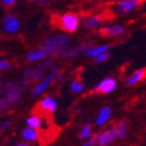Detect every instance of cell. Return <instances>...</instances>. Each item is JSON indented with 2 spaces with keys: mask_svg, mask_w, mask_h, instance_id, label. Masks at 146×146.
<instances>
[{
  "mask_svg": "<svg viewBox=\"0 0 146 146\" xmlns=\"http://www.w3.org/2000/svg\"><path fill=\"white\" fill-rule=\"evenodd\" d=\"M70 43V38L66 35H59V36L49 38L46 41L42 43V49L46 52V54H59L63 53Z\"/></svg>",
  "mask_w": 146,
  "mask_h": 146,
  "instance_id": "1",
  "label": "cell"
},
{
  "mask_svg": "<svg viewBox=\"0 0 146 146\" xmlns=\"http://www.w3.org/2000/svg\"><path fill=\"white\" fill-rule=\"evenodd\" d=\"M52 22L55 26H58L63 31L68 33H74L78 29L79 26V17L75 13L68 12L60 17H55L52 19Z\"/></svg>",
  "mask_w": 146,
  "mask_h": 146,
  "instance_id": "2",
  "label": "cell"
},
{
  "mask_svg": "<svg viewBox=\"0 0 146 146\" xmlns=\"http://www.w3.org/2000/svg\"><path fill=\"white\" fill-rule=\"evenodd\" d=\"M117 137V132H115V128H111V129L103 131L100 134L96 135L95 136V142H96V145L98 146H107L108 144L111 143Z\"/></svg>",
  "mask_w": 146,
  "mask_h": 146,
  "instance_id": "3",
  "label": "cell"
},
{
  "mask_svg": "<svg viewBox=\"0 0 146 146\" xmlns=\"http://www.w3.org/2000/svg\"><path fill=\"white\" fill-rule=\"evenodd\" d=\"M144 0H121L115 4V10L119 13H128L134 10Z\"/></svg>",
  "mask_w": 146,
  "mask_h": 146,
  "instance_id": "4",
  "label": "cell"
},
{
  "mask_svg": "<svg viewBox=\"0 0 146 146\" xmlns=\"http://www.w3.org/2000/svg\"><path fill=\"white\" fill-rule=\"evenodd\" d=\"M115 88H117V82H115V79L106 78L101 81L97 86H95L94 89H93V92L107 94V93L112 92Z\"/></svg>",
  "mask_w": 146,
  "mask_h": 146,
  "instance_id": "5",
  "label": "cell"
},
{
  "mask_svg": "<svg viewBox=\"0 0 146 146\" xmlns=\"http://www.w3.org/2000/svg\"><path fill=\"white\" fill-rule=\"evenodd\" d=\"M3 31L7 34H13L20 29V22L12 15H7L3 19Z\"/></svg>",
  "mask_w": 146,
  "mask_h": 146,
  "instance_id": "6",
  "label": "cell"
},
{
  "mask_svg": "<svg viewBox=\"0 0 146 146\" xmlns=\"http://www.w3.org/2000/svg\"><path fill=\"white\" fill-rule=\"evenodd\" d=\"M56 75H57V72L54 70V71L52 72V73L49 74V75L47 76L46 78L44 79L43 81H41L40 83H38L36 86H35L32 95H33V96H38L39 94H41V93L43 92V91L45 90V89H46V88L48 87L52 82H53V80L55 79Z\"/></svg>",
  "mask_w": 146,
  "mask_h": 146,
  "instance_id": "7",
  "label": "cell"
},
{
  "mask_svg": "<svg viewBox=\"0 0 146 146\" xmlns=\"http://www.w3.org/2000/svg\"><path fill=\"white\" fill-rule=\"evenodd\" d=\"M7 92H6V102L8 103H15L21 98V88L15 84H8L7 85Z\"/></svg>",
  "mask_w": 146,
  "mask_h": 146,
  "instance_id": "8",
  "label": "cell"
},
{
  "mask_svg": "<svg viewBox=\"0 0 146 146\" xmlns=\"http://www.w3.org/2000/svg\"><path fill=\"white\" fill-rule=\"evenodd\" d=\"M41 110L42 112H45V113H48V115H51L52 112L56 110L57 107V103L56 101L50 96H46L42 100L41 102L39 103V106H38Z\"/></svg>",
  "mask_w": 146,
  "mask_h": 146,
  "instance_id": "9",
  "label": "cell"
},
{
  "mask_svg": "<svg viewBox=\"0 0 146 146\" xmlns=\"http://www.w3.org/2000/svg\"><path fill=\"white\" fill-rule=\"evenodd\" d=\"M125 32L124 27L122 26H110V27H104L102 29L99 30V35H102V36H119V35H122Z\"/></svg>",
  "mask_w": 146,
  "mask_h": 146,
  "instance_id": "10",
  "label": "cell"
},
{
  "mask_svg": "<svg viewBox=\"0 0 146 146\" xmlns=\"http://www.w3.org/2000/svg\"><path fill=\"white\" fill-rule=\"evenodd\" d=\"M110 115H111V110L108 106L103 107L102 110H100L99 115H98L97 119H96V125L97 126H103L105 123L110 119Z\"/></svg>",
  "mask_w": 146,
  "mask_h": 146,
  "instance_id": "11",
  "label": "cell"
},
{
  "mask_svg": "<svg viewBox=\"0 0 146 146\" xmlns=\"http://www.w3.org/2000/svg\"><path fill=\"white\" fill-rule=\"evenodd\" d=\"M108 49H110L108 45H101V46H97V47H89V48H87L85 50V55L90 56V57H95L98 54L107 51Z\"/></svg>",
  "mask_w": 146,
  "mask_h": 146,
  "instance_id": "12",
  "label": "cell"
},
{
  "mask_svg": "<svg viewBox=\"0 0 146 146\" xmlns=\"http://www.w3.org/2000/svg\"><path fill=\"white\" fill-rule=\"evenodd\" d=\"M115 130L117 132V136L119 139H124L128 135V124L126 121H121L115 127Z\"/></svg>",
  "mask_w": 146,
  "mask_h": 146,
  "instance_id": "13",
  "label": "cell"
},
{
  "mask_svg": "<svg viewBox=\"0 0 146 146\" xmlns=\"http://www.w3.org/2000/svg\"><path fill=\"white\" fill-rule=\"evenodd\" d=\"M144 78H145V70H144V68L143 70H139V71H137L136 73H134L129 79H128L127 84L130 86L136 85L137 83H139V82L143 80Z\"/></svg>",
  "mask_w": 146,
  "mask_h": 146,
  "instance_id": "14",
  "label": "cell"
},
{
  "mask_svg": "<svg viewBox=\"0 0 146 146\" xmlns=\"http://www.w3.org/2000/svg\"><path fill=\"white\" fill-rule=\"evenodd\" d=\"M46 52L44 51L43 49H37V50H34V51H31L26 55L27 59L29 61H37L40 60V59H43L45 56H46Z\"/></svg>",
  "mask_w": 146,
  "mask_h": 146,
  "instance_id": "15",
  "label": "cell"
},
{
  "mask_svg": "<svg viewBox=\"0 0 146 146\" xmlns=\"http://www.w3.org/2000/svg\"><path fill=\"white\" fill-rule=\"evenodd\" d=\"M23 138L25 140L30 142L36 141L37 138H38V132L36 131V129H33V128H29L28 127L27 129H25L23 131Z\"/></svg>",
  "mask_w": 146,
  "mask_h": 146,
  "instance_id": "16",
  "label": "cell"
},
{
  "mask_svg": "<svg viewBox=\"0 0 146 146\" xmlns=\"http://www.w3.org/2000/svg\"><path fill=\"white\" fill-rule=\"evenodd\" d=\"M27 126L29 127V128H33V129H38V128H40L41 127V117H39V115H31L30 117H28L27 119Z\"/></svg>",
  "mask_w": 146,
  "mask_h": 146,
  "instance_id": "17",
  "label": "cell"
},
{
  "mask_svg": "<svg viewBox=\"0 0 146 146\" xmlns=\"http://www.w3.org/2000/svg\"><path fill=\"white\" fill-rule=\"evenodd\" d=\"M102 21H103L102 17H100V15H97V17H90V19H88V20L86 21L85 26H86V28H88V29L95 28V27H97V26H99V25L102 23Z\"/></svg>",
  "mask_w": 146,
  "mask_h": 146,
  "instance_id": "18",
  "label": "cell"
},
{
  "mask_svg": "<svg viewBox=\"0 0 146 146\" xmlns=\"http://www.w3.org/2000/svg\"><path fill=\"white\" fill-rule=\"evenodd\" d=\"M71 88L75 93H81L82 91H83L84 86H83V84L80 83L79 81H74L71 85Z\"/></svg>",
  "mask_w": 146,
  "mask_h": 146,
  "instance_id": "19",
  "label": "cell"
},
{
  "mask_svg": "<svg viewBox=\"0 0 146 146\" xmlns=\"http://www.w3.org/2000/svg\"><path fill=\"white\" fill-rule=\"evenodd\" d=\"M91 131H92V129H91V127L89 126V125L85 126L83 129H82V131H81V138L82 139L88 138V137L91 135Z\"/></svg>",
  "mask_w": 146,
  "mask_h": 146,
  "instance_id": "20",
  "label": "cell"
},
{
  "mask_svg": "<svg viewBox=\"0 0 146 146\" xmlns=\"http://www.w3.org/2000/svg\"><path fill=\"white\" fill-rule=\"evenodd\" d=\"M107 58H108V52L105 51V52H102V53L98 54L97 56H95L94 60L96 61V62H102V61L106 60Z\"/></svg>",
  "mask_w": 146,
  "mask_h": 146,
  "instance_id": "21",
  "label": "cell"
},
{
  "mask_svg": "<svg viewBox=\"0 0 146 146\" xmlns=\"http://www.w3.org/2000/svg\"><path fill=\"white\" fill-rule=\"evenodd\" d=\"M11 68L10 63L6 60H0V71H5V70H9Z\"/></svg>",
  "mask_w": 146,
  "mask_h": 146,
  "instance_id": "22",
  "label": "cell"
},
{
  "mask_svg": "<svg viewBox=\"0 0 146 146\" xmlns=\"http://www.w3.org/2000/svg\"><path fill=\"white\" fill-rule=\"evenodd\" d=\"M17 0H2V4L4 5L5 7H10L15 4Z\"/></svg>",
  "mask_w": 146,
  "mask_h": 146,
  "instance_id": "23",
  "label": "cell"
},
{
  "mask_svg": "<svg viewBox=\"0 0 146 146\" xmlns=\"http://www.w3.org/2000/svg\"><path fill=\"white\" fill-rule=\"evenodd\" d=\"M82 146H96V142H95V136L92 137L90 140H88L86 143H84Z\"/></svg>",
  "mask_w": 146,
  "mask_h": 146,
  "instance_id": "24",
  "label": "cell"
},
{
  "mask_svg": "<svg viewBox=\"0 0 146 146\" xmlns=\"http://www.w3.org/2000/svg\"><path fill=\"white\" fill-rule=\"evenodd\" d=\"M7 127H8V122L6 121V122H4L2 125H1V127H0V129H1V130H5L6 128H7Z\"/></svg>",
  "mask_w": 146,
  "mask_h": 146,
  "instance_id": "25",
  "label": "cell"
},
{
  "mask_svg": "<svg viewBox=\"0 0 146 146\" xmlns=\"http://www.w3.org/2000/svg\"><path fill=\"white\" fill-rule=\"evenodd\" d=\"M15 146H29L28 144H26V143H19L17 145H15Z\"/></svg>",
  "mask_w": 146,
  "mask_h": 146,
  "instance_id": "26",
  "label": "cell"
},
{
  "mask_svg": "<svg viewBox=\"0 0 146 146\" xmlns=\"http://www.w3.org/2000/svg\"><path fill=\"white\" fill-rule=\"evenodd\" d=\"M36 1H44V0H36Z\"/></svg>",
  "mask_w": 146,
  "mask_h": 146,
  "instance_id": "27",
  "label": "cell"
}]
</instances>
